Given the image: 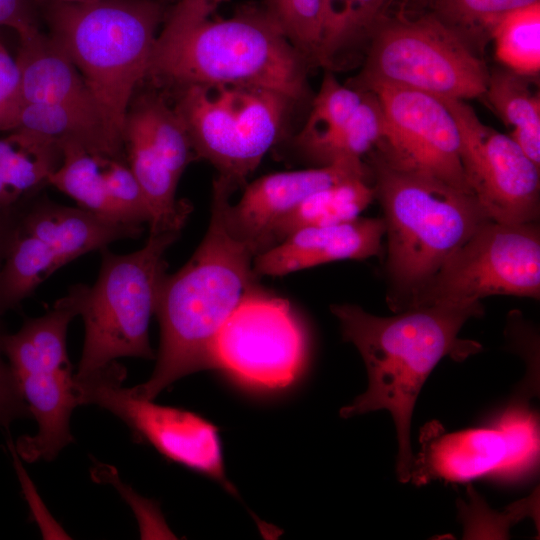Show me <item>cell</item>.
Returning <instances> with one entry per match:
<instances>
[{
	"mask_svg": "<svg viewBox=\"0 0 540 540\" xmlns=\"http://www.w3.org/2000/svg\"><path fill=\"white\" fill-rule=\"evenodd\" d=\"M331 312L343 338L364 361L367 390L341 409L344 418L387 410L394 421L399 481H410L413 453L411 418L426 379L444 357L462 361L481 350L475 341L459 338L465 322L480 317V302L434 304L408 308L389 317L376 316L354 304H336Z\"/></svg>",
	"mask_w": 540,
	"mask_h": 540,
	"instance_id": "obj_1",
	"label": "cell"
},
{
	"mask_svg": "<svg viewBox=\"0 0 540 540\" xmlns=\"http://www.w3.org/2000/svg\"><path fill=\"white\" fill-rule=\"evenodd\" d=\"M253 250L228 228L219 193L213 191L207 232L188 262L163 280L155 314L160 347L150 378L128 388L153 400L192 373L214 369L216 339L235 308L258 287Z\"/></svg>",
	"mask_w": 540,
	"mask_h": 540,
	"instance_id": "obj_2",
	"label": "cell"
},
{
	"mask_svg": "<svg viewBox=\"0 0 540 540\" xmlns=\"http://www.w3.org/2000/svg\"><path fill=\"white\" fill-rule=\"evenodd\" d=\"M366 162L384 211L388 303L405 310L451 255L491 220L473 193L375 151Z\"/></svg>",
	"mask_w": 540,
	"mask_h": 540,
	"instance_id": "obj_3",
	"label": "cell"
},
{
	"mask_svg": "<svg viewBox=\"0 0 540 540\" xmlns=\"http://www.w3.org/2000/svg\"><path fill=\"white\" fill-rule=\"evenodd\" d=\"M308 63L264 6L232 16L159 31L147 76L181 86L238 84L280 93L292 103L308 96Z\"/></svg>",
	"mask_w": 540,
	"mask_h": 540,
	"instance_id": "obj_4",
	"label": "cell"
},
{
	"mask_svg": "<svg viewBox=\"0 0 540 540\" xmlns=\"http://www.w3.org/2000/svg\"><path fill=\"white\" fill-rule=\"evenodd\" d=\"M166 14L157 0H49L51 39L84 79L113 146L125 156L124 128L133 93L147 76Z\"/></svg>",
	"mask_w": 540,
	"mask_h": 540,
	"instance_id": "obj_5",
	"label": "cell"
},
{
	"mask_svg": "<svg viewBox=\"0 0 540 540\" xmlns=\"http://www.w3.org/2000/svg\"><path fill=\"white\" fill-rule=\"evenodd\" d=\"M181 231L149 233L145 245L129 254L100 250L101 265L92 286L68 289L84 322V344L76 376L121 357L153 359L149 324L167 273L165 253Z\"/></svg>",
	"mask_w": 540,
	"mask_h": 540,
	"instance_id": "obj_6",
	"label": "cell"
},
{
	"mask_svg": "<svg viewBox=\"0 0 540 540\" xmlns=\"http://www.w3.org/2000/svg\"><path fill=\"white\" fill-rule=\"evenodd\" d=\"M489 70L451 28L431 12L385 16L374 30L362 71L350 86H394L443 98H482Z\"/></svg>",
	"mask_w": 540,
	"mask_h": 540,
	"instance_id": "obj_7",
	"label": "cell"
},
{
	"mask_svg": "<svg viewBox=\"0 0 540 540\" xmlns=\"http://www.w3.org/2000/svg\"><path fill=\"white\" fill-rule=\"evenodd\" d=\"M292 102L275 91L238 84L182 86L173 107L196 158L236 190L278 141Z\"/></svg>",
	"mask_w": 540,
	"mask_h": 540,
	"instance_id": "obj_8",
	"label": "cell"
},
{
	"mask_svg": "<svg viewBox=\"0 0 540 540\" xmlns=\"http://www.w3.org/2000/svg\"><path fill=\"white\" fill-rule=\"evenodd\" d=\"M76 316L73 302L63 296L44 315L25 319L4 337L5 356L38 424L36 435L17 442L16 452L28 462L51 461L73 440L70 417L80 401L66 337Z\"/></svg>",
	"mask_w": 540,
	"mask_h": 540,
	"instance_id": "obj_9",
	"label": "cell"
},
{
	"mask_svg": "<svg viewBox=\"0 0 540 540\" xmlns=\"http://www.w3.org/2000/svg\"><path fill=\"white\" fill-rule=\"evenodd\" d=\"M492 295L539 299L538 222L488 220L451 255L406 309L472 304Z\"/></svg>",
	"mask_w": 540,
	"mask_h": 540,
	"instance_id": "obj_10",
	"label": "cell"
},
{
	"mask_svg": "<svg viewBox=\"0 0 540 540\" xmlns=\"http://www.w3.org/2000/svg\"><path fill=\"white\" fill-rule=\"evenodd\" d=\"M124 367L113 361L76 376L80 405L94 404L120 418L138 440L172 462L201 473L237 495L225 473L218 428L191 411L139 399L122 386Z\"/></svg>",
	"mask_w": 540,
	"mask_h": 540,
	"instance_id": "obj_11",
	"label": "cell"
},
{
	"mask_svg": "<svg viewBox=\"0 0 540 540\" xmlns=\"http://www.w3.org/2000/svg\"><path fill=\"white\" fill-rule=\"evenodd\" d=\"M307 349L304 327L289 302L256 287L222 327L214 369L251 386L282 388L300 375Z\"/></svg>",
	"mask_w": 540,
	"mask_h": 540,
	"instance_id": "obj_12",
	"label": "cell"
},
{
	"mask_svg": "<svg viewBox=\"0 0 540 540\" xmlns=\"http://www.w3.org/2000/svg\"><path fill=\"white\" fill-rule=\"evenodd\" d=\"M421 451L413 458L410 481H468L489 474H516L533 466L539 452V429L526 405H511L487 428L446 433L436 422L421 430Z\"/></svg>",
	"mask_w": 540,
	"mask_h": 540,
	"instance_id": "obj_13",
	"label": "cell"
},
{
	"mask_svg": "<svg viewBox=\"0 0 540 540\" xmlns=\"http://www.w3.org/2000/svg\"><path fill=\"white\" fill-rule=\"evenodd\" d=\"M439 98L457 123L464 174L488 217L502 223L538 222L539 165L509 135L485 125L465 100Z\"/></svg>",
	"mask_w": 540,
	"mask_h": 540,
	"instance_id": "obj_14",
	"label": "cell"
},
{
	"mask_svg": "<svg viewBox=\"0 0 540 540\" xmlns=\"http://www.w3.org/2000/svg\"><path fill=\"white\" fill-rule=\"evenodd\" d=\"M385 118L384 137L373 149L387 161L428 173L467 192L457 123L441 98L419 90L375 86Z\"/></svg>",
	"mask_w": 540,
	"mask_h": 540,
	"instance_id": "obj_15",
	"label": "cell"
},
{
	"mask_svg": "<svg viewBox=\"0 0 540 540\" xmlns=\"http://www.w3.org/2000/svg\"><path fill=\"white\" fill-rule=\"evenodd\" d=\"M351 178L371 180L364 160L340 161L314 168L276 172L264 175L244 189L240 200L232 205L235 192L231 186L215 179L213 190L222 200L225 222L230 231L259 255L272 247L274 227L312 193Z\"/></svg>",
	"mask_w": 540,
	"mask_h": 540,
	"instance_id": "obj_16",
	"label": "cell"
},
{
	"mask_svg": "<svg viewBox=\"0 0 540 540\" xmlns=\"http://www.w3.org/2000/svg\"><path fill=\"white\" fill-rule=\"evenodd\" d=\"M384 235L380 217L301 228L257 255L253 269L258 276H282L337 260L367 259L381 253Z\"/></svg>",
	"mask_w": 540,
	"mask_h": 540,
	"instance_id": "obj_17",
	"label": "cell"
},
{
	"mask_svg": "<svg viewBox=\"0 0 540 540\" xmlns=\"http://www.w3.org/2000/svg\"><path fill=\"white\" fill-rule=\"evenodd\" d=\"M20 232L47 245L63 266L88 252L123 239H136L142 225L119 223L81 207H68L47 197H26L20 202Z\"/></svg>",
	"mask_w": 540,
	"mask_h": 540,
	"instance_id": "obj_18",
	"label": "cell"
},
{
	"mask_svg": "<svg viewBox=\"0 0 540 540\" xmlns=\"http://www.w3.org/2000/svg\"><path fill=\"white\" fill-rule=\"evenodd\" d=\"M15 60L19 68L20 81L16 96L10 101L11 105L26 103L64 105L79 111L105 128L97 104L83 77L49 35L46 36L38 30L33 34L19 37V49Z\"/></svg>",
	"mask_w": 540,
	"mask_h": 540,
	"instance_id": "obj_19",
	"label": "cell"
},
{
	"mask_svg": "<svg viewBox=\"0 0 540 540\" xmlns=\"http://www.w3.org/2000/svg\"><path fill=\"white\" fill-rule=\"evenodd\" d=\"M127 164L149 203L152 221L149 233L181 231L192 206L176 200L179 180L152 146L138 115L129 108L124 128Z\"/></svg>",
	"mask_w": 540,
	"mask_h": 540,
	"instance_id": "obj_20",
	"label": "cell"
},
{
	"mask_svg": "<svg viewBox=\"0 0 540 540\" xmlns=\"http://www.w3.org/2000/svg\"><path fill=\"white\" fill-rule=\"evenodd\" d=\"M391 0H321L318 66L333 70L352 51L368 44Z\"/></svg>",
	"mask_w": 540,
	"mask_h": 540,
	"instance_id": "obj_21",
	"label": "cell"
},
{
	"mask_svg": "<svg viewBox=\"0 0 540 540\" xmlns=\"http://www.w3.org/2000/svg\"><path fill=\"white\" fill-rule=\"evenodd\" d=\"M531 77L504 66L494 68L482 98L511 127L509 136L540 166V98Z\"/></svg>",
	"mask_w": 540,
	"mask_h": 540,
	"instance_id": "obj_22",
	"label": "cell"
},
{
	"mask_svg": "<svg viewBox=\"0 0 540 540\" xmlns=\"http://www.w3.org/2000/svg\"><path fill=\"white\" fill-rule=\"evenodd\" d=\"M374 198L372 182L365 178L347 179L318 190L305 198L274 227L272 247L301 228L329 226L353 220L359 217Z\"/></svg>",
	"mask_w": 540,
	"mask_h": 540,
	"instance_id": "obj_23",
	"label": "cell"
},
{
	"mask_svg": "<svg viewBox=\"0 0 540 540\" xmlns=\"http://www.w3.org/2000/svg\"><path fill=\"white\" fill-rule=\"evenodd\" d=\"M57 142L62 160L48 176L47 184L71 197L83 209L111 221L134 224L110 198L99 156L90 153L75 139L63 138Z\"/></svg>",
	"mask_w": 540,
	"mask_h": 540,
	"instance_id": "obj_24",
	"label": "cell"
},
{
	"mask_svg": "<svg viewBox=\"0 0 540 540\" xmlns=\"http://www.w3.org/2000/svg\"><path fill=\"white\" fill-rule=\"evenodd\" d=\"M60 267L47 245L18 229L0 268V317L17 308Z\"/></svg>",
	"mask_w": 540,
	"mask_h": 540,
	"instance_id": "obj_25",
	"label": "cell"
},
{
	"mask_svg": "<svg viewBox=\"0 0 540 540\" xmlns=\"http://www.w3.org/2000/svg\"><path fill=\"white\" fill-rule=\"evenodd\" d=\"M363 96V90L341 84L332 71L326 70L309 116L296 137L301 152L310 159L350 119Z\"/></svg>",
	"mask_w": 540,
	"mask_h": 540,
	"instance_id": "obj_26",
	"label": "cell"
},
{
	"mask_svg": "<svg viewBox=\"0 0 540 540\" xmlns=\"http://www.w3.org/2000/svg\"><path fill=\"white\" fill-rule=\"evenodd\" d=\"M491 41L504 67L536 76L540 70V1L506 13L495 25Z\"/></svg>",
	"mask_w": 540,
	"mask_h": 540,
	"instance_id": "obj_27",
	"label": "cell"
},
{
	"mask_svg": "<svg viewBox=\"0 0 540 540\" xmlns=\"http://www.w3.org/2000/svg\"><path fill=\"white\" fill-rule=\"evenodd\" d=\"M363 91V99L353 115L311 156V161L323 166L363 160L382 140L385 118L381 104L375 93Z\"/></svg>",
	"mask_w": 540,
	"mask_h": 540,
	"instance_id": "obj_28",
	"label": "cell"
},
{
	"mask_svg": "<svg viewBox=\"0 0 540 540\" xmlns=\"http://www.w3.org/2000/svg\"><path fill=\"white\" fill-rule=\"evenodd\" d=\"M440 21L480 55L497 22L508 12L540 0H427Z\"/></svg>",
	"mask_w": 540,
	"mask_h": 540,
	"instance_id": "obj_29",
	"label": "cell"
},
{
	"mask_svg": "<svg viewBox=\"0 0 540 540\" xmlns=\"http://www.w3.org/2000/svg\"><path fill=\"white\" fill-rule=\"evenodd\" d=\"M129 108L138 115L152 146L179 180L196 156L188 133L174 108L154 94L138 98Z\"/></svg>",
	"mask_w": 540,
	"mask_h": 540,
	"instance_id": "obj_30",
	"label": "cell"
},
{
	"mask_svg": "<svg viewBox=\"0 0 540 540\" xmlns=\"http://www.w3.org/2000/svg\"><path fill=\"white\" fill-rule=\"evenodd\" d=\"M264 8L310 66H318L321 0H264Z\"/></svg>",
	"mask_w": 540,
	"mask_h": 540,
	"instance_id": "obj_31",
	"label": "cell"
},
{
	"mask_svg": "<svg viewBox=\"0 0 540 540\" xmlns=\"http://www.w3.org/2000/svg\"><path fill=\"white\" fill-rule=\"evenodd\" d=\"M106 190L112 201L130 222L138 225L152 221L149 203L126 162L99 156Z\"/></svg>",
	"mask_w": 540,
	"mask_h": 540,
	"instance_id": "obj_32",
	"label": "cell"
},
{
	"mask_svg": "<svg viewBox=\"0 0 540 540\" xmlns=\"http://www.w3.org/2000/svg\"><path fill=\"white\" fill-rule=\"evenodd\" d=\"M6 334L0 317V426L8 429L15 420L31 417V414L4 353Z\"/></svg>",
	"mask_w": 540,
	"mask_h": 540,
	"instance_id": "obj_33",
	"label": "cell"
},
{
	"mask_svg": "<svg viewBox=\"0 0 540 540\" xmlns=\"http://www.w3.org/2000/svg\"><path fill=\"white\" fill-rule=\"evenodd\" d=\"M223 0H179L164 20L163 27L178 29L201 23L211 16Z\"/></svg>",
	"mask_w": 540,
	"mask_h": 540,
	"instance_id": "obj_34",
	"label": "cell"
},
{
	"mask_svg": "<svg viewBox=\"0 0 540 540\" xmlns=\"http://www.w3.org/2000/svg\"><path fill=\"white\" fill-rule=\"evenodd\" d=\"M0 26L12 28L19 37L39 30L27 0H0Z\"/></svg>",
	"mask_w": 540,
	"mask_h": 540,
	"instance_id": "obj_35",
	"label": "cell"
},
{
	"mask_svg": "<svg viewBox=\"0 0 540 540\" xmlns=\"http://www.w3.org/2000/svg\"><path fill=\"white\" fill-rule=\"evenodd\" d=\"M20 81L17 62L0 42V94L13 100Z\"/></svg>",
	"mask_w": 540,
	"mask_h": 540,
	"instance_id": "obj_36",
	"label": "cell"
},
{
	"mask_svg": "<svg viewBox=\"0 0 540 540\" xmlns=\"http://www.w3.org/2000/svg\"><path fill=\"white\" fill-rule=\"evenodd\" d=\"M20 202L11 207H0V268L18 232Z\"/></svg>",
	"mask_w": 540,
	"mask_h": 540,
	"instance_id": "obj_37",
	"label": "cell"
},
{
	"mask_svg": "<svg viewBox=\"0 0 540 540\" xmlns=\"http://www.w3.org/2000/svg\"><path fill=\"white\" fill-rule=\"evenodd\" d=\"M20 201L21 199L11 191L0 175V207H11Z\"/></svg>",
	"mask_w": 540,
	"mask_h": 540,
	"instance_id": "obj_38",
	"label": "cell"
},
{
	"mask_svg": "<svg viewBox=\"0 0 540 540\" xmlns=\"http://www.w3.org/2000/svg\"><path fill=\"white\" fill-rule=\"evenodd\" d=\"M406 1H409V0H406Z\"/></svg>",
	"mask_w": 540,
	"mask_h": 540,
	"instance_id": "obj_39",
	"label": "cell"
}]
</instances>
